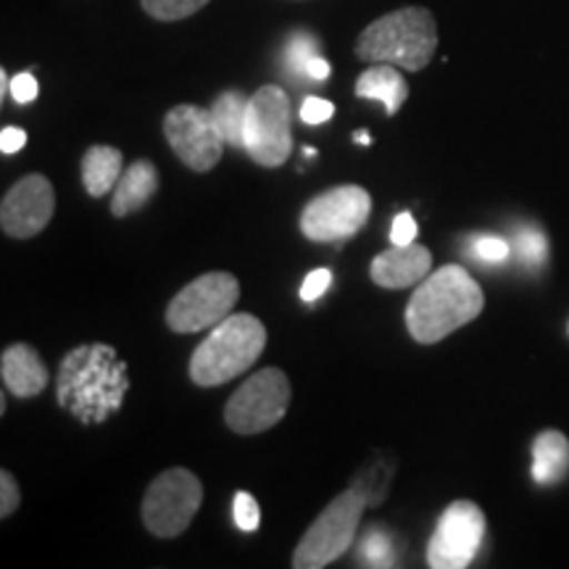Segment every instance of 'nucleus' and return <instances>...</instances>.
Returning a JSON list of instances; mask_svg holds the SVG:
<instances>
[{
	"mask_svg": "<svg viewBox=\"0 0 569 569\" xmlns=\"http://www.w3.org/2000/svg\"><path fill=\"white\" fill-rule=\"evenodd\" d=\"M486 296L472 274L459 264H446L427 274L407 303V330L422 346L440 343L459 327L480 317Z\"/></svg>",
	"mask_w": 569,
	"mask_h": 569,
	"instance_id": "f257e3e1",
	"label": "nucleus"
},
{
	"mask_svg": "<svg viewBox=\"0 0 569 569\" xmlns=\"http://www.w3.org/2000/svg\"><path fill=\"white\" fill-rule=\"evenodd\" d=\"M124 388V365L111 346H84L63 359L59 398L84 422H101L109 411L119 409Z\"/></svg>",
	"mask_w": 569,
	"mask_h": 569,
	"instance_id": "f03ea898",
	"label": "nucleus"
},
{
	"mask_svg": "<svg viewBox=\"0 0 569 569\" xmlns=\"http://www.w3.org/2000/svg\"><path fill=\"white\" fill-rule=\"evenodd\" d=\"M438 48V24L422 6L390 11L372 21L356 40V56L369 63H393L398 69L422 71Z\"/></svg>",
	"mask_w": 569,
	"mask_h": 569,
	"instance_id": "7ed1b4c3",
	"label": "nucleus"
},
{
	"mask_svg": "<svg viewBox=\"0 0 569 569\" xmlns=\"http://www.w3.org/2000/svg\"><path fill=\"white\" fill-rule=\"evenodd\" d=\"M267 348V327L253 315H230L211 327L209 338L190 359V380L198 388H217L251 369Z\"/></svg>",
	"mask_w": 569,
	"mask_h": 569,
	"instance_id": "20e7f679",
	"label": "nucleus"
},
{
	"mask_svg": "<svg viewBox=\"0 0 569 569\" xmlns=\"http://www.w3.org/2000/svg\"><path fill=\"white\" fill-rule=\"evenodd\" d=\"M369 507L359 488H348L332 498L327 509L319 515L311 528L303 532L293 551L296 569H322L343 557L348 546L353 543L359 530L361 515Z\"/></svg>",
	"mask_w": 569,
	"mask_h": 569,
	"instance_id": "39448f33",
	"label": "nucleus"
},
{
	"mask_svg": "<svg viewBox=\"0 0 569 569\" xmlns=\"http://www.w3.org/2000/svg\"><path fill=\"white\" fill-rule=\"evenodd\" d=\"M201 503L203 486L190 469H163L142 496V525L156 538H177L190 528Z\"/></svg>",
	"mask_w": 569,
	"mask_h": 569,
	"instance_id": "423d86ee",
	"label": "nucleus"
},
{
	"mask_svg": "<svg viewBox=\"0 0 569 569\" xmlns=\"http://www.w3.org/2000/svg\"><path fill=\"white\" fill-rule=\"evenodd\" d=\"M290 380L282 369L264 367L230 396L224 407V422L238 436H259L288 415Z\"/></svg>",
	"mask_w": 569,
	"mask_h": 569,
	"instance_id": "0eeeda50",
	"label": "nucleus"
},
{
	"mask_svg": "<svg viewBox=\"0 0 569 569\" xmlns=\"http://www.w3.org/2000/svg\"><path fill=\"white\" fill-rule=\"evenodd\" d=\"M240 301V282L230 272H209L177 293L167 306V325L172 332L211 330L232 315Z\"/></svg>",
	"mask_w": 569,
	"mask_h": 569,
	"instance_id": "6e6552de",
	"label": "nucleus"
},
{
	"mask_svg": "<svg viewBox=\"0 0 569 569\" xmlns=\"http://www.w3.org/2000/svg\"><path fill=\"white\" fill-rule=\"evenodd\" d=\"M261 167H282L293 153V132H290V101L282 88L264 84L248 98L246 113V148Z\"/></svg>",
	"mask_w": 569,
	"mask_h": 569,
	"instance_id": "1a4fd4ad",
	"label": "nucleus"
},
{
	"mask_svg": "<svg viewBox=\"0 0 569 569\" xmlns=\"http://www.w3.org/2000/svg\"><path fill=\"white\" fill-rule=\"evenodd\" d=\"M372 213V196L359 184H338L319 193L301 211V232L315 243L353 238Z\"/></svg>",
	"mask_w": 569,
	"mask_h": 569,
	"instance_id": "9d476101",
	"label": "nucleus"
},
{
	"mask_svg": "<svg viewBox=\"0 0 569 569\" xmlns=\"http://www.w3.org/2000/svg\"><path fill=\"white\" fill-rule=\"evenodd\" d=\"M163 134L177 159L193 172H211L224 151V134L211 109L201 106H174L163 117Z\"/></svg>",
	"mask_w": 569,
	"mask_h": 569,
	"instance_id": "9b49d317",
	"label": "nucleus"
},
{
	"mask_svg": "<svg viewBox=\"0 0 569 569\" xmlns=\"http://www.w3.org/2000/svg\"><path fill=\"white\" fill-rule=\"evenodd\" d=\"M482 538H486L482 509L472 501H453L432 530L427 543V565L432 569H465L478 557Z\"/></svg>",
	"mask_w": 569,
	"mask_h": 569,
	"instance_id": "f8f14e48",
	"label": "nucleus"
},
{
	"mask_svg": "<svg viewBox=\"0 0 569 569\" xmlns=\"http://www.w3.org/2000/svg\"><path fill=\"white\" fill-rule=\"evenodd\" d=\"M56 211L53 184L42 174H27L0 203V227L13 240H30L46 230Z\"/></svg>",
	"mask_w": 569,
	"mask_h": 569,
	"instance_id": "ddd939ff",
	"label": "nucleus"
},
{
	"mask_svg": "<svg viewBox=\"0 0 569 569\" xmlns=\"http://www.w3.org/2000/svg\"><path fill=\"white\" fill-rule=\"evenodd\" d=\"M432 253L419 243H403L382 251L369 267L375 284L388 290H403L411 284H419L430 274Z\"/></svg>",
	"mask_w": 569,
	"mask_h": 569,
	"instance_id": "4468645a",
	"label": "nucleus"
},
{
	"mask_svg": "<svg viewBox=\"0 0 569 569\" xmlns=\"http://www.w3.org/2000/svg\"><path fill=\"white\" fill-rule=\"evenodd\" d=\"M0 377L9 393L19 398H34L51 382V372L42 365L40 353L32 346H9L0 356Z\"/></svg>",
	"mask_w": 569,
	"mask_h": 569,
	"instance_id": "2eb2a0df",
	"label": "nucleus"
},
{
	"mask_svg": "<svg viewBox=\"0 0 569 569\" xmlns=\"http://www.w3.org/2000/svg\"><path fill=\"white\" fill-rule=\"evenodd\" d=\"M156 193H159V172L148 159H138L127 167V172L119 177L117 188H113L111 213L117 219L130 217V213L146 209Z\"/></svg>",
	"mask_w": 569,
	"mask_h": 569,
	"instance_id": "dca6fc26",
	"label": "nucleus"
},
{
	"mask_svg": "<svg viewBox=\"0 0 569 569\" xmlns=\"http://www.w3.org/2000/svg\"><path fill=\"white\" fill-rule=\"evenodd\" d=\"M356 96L382 101L386 103L388 117H396V113L401 111V106L407 103L409 84L393 63H377V67H369L365 74L356 80Z\"/></svg>",
	"mask_w": 569,
	"mask_h": 569,
	"instance_id": "f3484780",
	"label": "nucleus"
},
{
	"mask_svg": "<svg viewBox=\"0 0 569 569\" xmlns=\"http://www.w3.org/2000/svg\"><path fill=\"white\" fill-rule=\"evenodd\" d=\"M569 475V440L559 430H546L532 440V480L538 486H559Z\"/></svg>",
	"mask_w": 569,
	"mask_h": 569,
	"instance_id": "a211bd4d",
	"label": "nucleus"
},
{
	"mask_svg": "<svg viewBox=\"0 0 569 569\" xmlns=\"http://www.w3.org/2000/svg\"><path fill=\"white\" fill-rule=\"evenodd\" d=\"M122 177V151L111 146H92L82 156V184L92 198L109 196Z\"/></svg>",
	"mask_w": 569,
	"mask_h": 569,
	"instance_id": "6ab92c4d",
	"label": "nucleus"
},
{
	"mask_svg": "<svg viewBox=\"0 0 569 569\" xmlns=\"http://www.w3.org/2000/svg\"><path fill=\"white\" fill-rule=\"evenodd\" d=\"M213 119H217L219 130H222L224 140L234 148H246V113H248V98L238 90H227L217 98L211 106Z\"/></svg>",
	"mask_w": 569,
	"mask_h": 569,
	"instance_id": "aec40b11",
	"label": "nucleus"
},
{
	"mask_svg": "<svg viewBox=\"0 0 569 569\" xmlns=\"http://www.w3.org/2000/svg\"><path fill=\"white\" fill-rule=\"evenodd\" d=\"M515 253L525 267H543L549 259V240L532 224H522L515 230Z\"/></svg>",
	"mask_w": 569,
	"mask_h": 569,
	"instance_id": "412c9836",
	"label": "nucleus"
},
{
	"mask_svg": "<svg viewBox=\"0 0 569 569\" xmlns=\"http://www.w3.org/2000/svg\"><path fill=\"white\" fill-rule=\"evenodd\" d=\"M142 9L159 21H180L201 11L209 0H140Z\"/></svg>",
	"mask_w": 569,
	"mask_h": 569,
	"instance_id": "4be33fe9",
	"label": "nucleus"
},
{
	"mask_svg": "<svg viewBox=\"0 0 569 569\" xmlns=\"http://www.w3.org/2000/svg\"><path fill=\"white\" fill-rule=\"evenodd\" d=\"M317 40L306 32H296L288 40V48H284V63L293 74H306L311 59H317Z\"/></svg>",
	"mask_w": 569,
	"mask_h": 569,
	"instance_id": "5701e85b",
	"label": "nucleus"
},
{
	"mask_svg": "<svg viewBox=\"0 0 569 569\" xmlns=\"http://www.w3.org/2000/svg\"><path fill=\"white\" fill-rule=\"evenodd\" d=\"M361 559L369 567H393V549H390V538L386 532H380L377 528L367 530L365 543H361Z\"/></svg>",
	"mask_w": 569,
	"mask_h": 569,
	"instance_id": "b1692460",
	"label": "nucleus"
},
{
	"mask_svg": "<svg viewBox=\"0 0 569 569\" xmlns=\"http://www.w3.org/2000/svg\"><path fill=\"white\" fill-rule=\"evenodd\" d=\"M469 253L482 264H503L511 256V246L503 238H496V234H478L469 246Z\"/></svg>",
	"mask_w": 569,
	"mask_h": 569,
	"instance_id": "393cba45",
	"label": "nucleus"
},
{
	"mask_svg": "<svg viewBox=\"0 0 569 569\" xmlns=\"http://www.w3.org/2000/svg\"><path fill=\"white\" fill-rule=\"evenodd\" d=\"M232 515H234V525H238V528L243 532L259 530V525H261L259 503H256V498L251 493H246V490L234 493Z\"/></svg>",
	"mask_w": 569,
	"mask_h": 569,
	"instance_id": "a878e982",
	"label": "nucleus"
},
{
	"mask_svg": "<svg viewBox=\"0 0 569 569\" xmlns=\"http://www.w3.org/2000/svg\"><path fill=\"white\" fill-rule=\"evenodd\" d=\"M21 503V493H19V482L9 469H3L0 472V517H11L13 511L19 509Z\"/></svg>",
	"mask_w": 569,
	"mask_h": 569,
	"instance_id": "bb28decb",
	"label": "nucleus"
},
{
	"mask_svg": "<svg viewBox=\"0 0 569 569\" xmlns=\"http://www.w3.org/2000/svg\"><path fill=\"white\" fill-rule=\"evenodd\" d=\"M332 284V272L330 269H315L311 274H306L301 284V298L306 303H315L327 293V288Z\"/></svg>",
	"mask_w": 569,
	"mask_h": 569,
	"instance_id": "cd10ccee",
	"label": "nucleus"
},
{
	"mask_svg": "<svg viewBox=\"0 0 569 569\" xmlns=\"http://www.w3.org/2000/svg\"><path fill=\"white\" fill-rule=\"evenodd\" d=\"M332 113H336V106L330 101H325V98H306L303 106H301V119L306 124H325L330 122Z\"/></svg>",
	"mask_w": 569,
	"mask_h": 569,
	"instance_id": "c85d7f7f",
	"label": "nucleus"
},
{
	"mask_svg": "<svg viewBox=\"0 0 569 569\" xmlns=\"http://www.w3.org/2000/svg\"><path fill=\"white\" fill-rule=\"evenodd\" d=\"M390 240H393L396 246L415 243L417 240V222L409 211H401L393 219V227H390Z\"/></svg>",
	"mask_w": 569,
	"mask_h": 569,
	"instance_id": "c756f323",
	"label": "nucleus"
},
{
	"mask_svg": "<svg viewBox=\"0 0 569 569\" xmlns=\"http://www.w3.org/2000/svg\"><path fill=\"white\" fill-rule=\"evenodd\" d=\"M11 96L17 103H32L38 98V80H34L30 71H21V74L13 77Z\"/></svg>",
	"mask_w": 569,
	"mask_h": 569,
	"instance_id": "7c9ffc66",
	"label": "nucleus"
},
{
	"mask_svg": "<svg viewBox=\"0 0 569 569\" xmlns=\"http://www.w3.org/2000/svg\"><path fill=\"white\" fill-rule=\"evenodd\" d=\"M24 146H27L24 130H19V127H3V132H0V151L9 156V153L21 151Z\"/></svg>",
	"mask_w": 569,
	"mask_h": 569,
	"instance_id": "2f4dec72",
	"label": "nucleus"
},
{
	"mask_svg": "<svg viewBox=\"0 0 569 569\" xmlns=\"http://www.w3.org/2000/svg\"><path fill=\"white\" fill-rule=\"evenodd\" d=\"M330 63H327L322 56H317V59H311V63H309V69H306V77H311V80H317V82H322V80H327V77H330Z\"/></svg>",
	"mask_w": 569,
	"mask_h": 569,
	"instance_id": "473e14b6",
	"label": "nucleus"
},
{
	"mask_svg": "<svg viewBox=\"0 0 569 569\" xmlns=\"http://www.w3.org/2000/svg\"><path fill=\"white\" fill-rule=\"evenodd\" d=\"M353 140L359 142V146H372V134H369L367 130H359L353 134Z\"/></svg>",
	"mask_w": 569,
	"mask_h": 569,
	"instance_id": "72a5a7b5",
	"label": "nucleus"
}]
</instances>
